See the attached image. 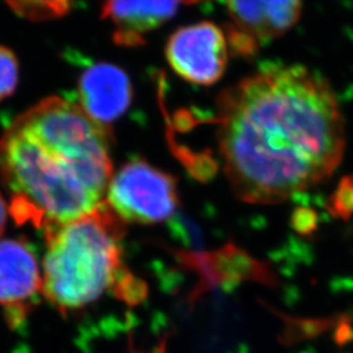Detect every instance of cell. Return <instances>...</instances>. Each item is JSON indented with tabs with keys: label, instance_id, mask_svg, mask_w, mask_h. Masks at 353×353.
I'll list each match as a JSON object with an SVG mask.
<instances>
[{
	"label": "cell",
	"instance_id": "1",
	"mask_svg": "<svg viewBox=\"0 0 353 353\" xmlns=\"http://www.w3.org/2000/svg\"><path fill=\"white\" fill-rule=\"evenodd\" d=\"M217 141L242 202L278 204L327 181L345 128L327 80L303 65H270L217 97Z\"/></svg>",
	"mask_w": 353,
	"mask_h": 353
},
{
	"label": "cell",
	"instance_id": "2",
	"mask_svg": "<svg viewBox=\"0 0 353 353\" xmlns=\"http://www.w3.org/2000/svg\"><path fill=\"white\" fill-rule=\"evenodd\" d=\"M112 131L79 103L48 97L0 137V182L11 191L17 223L45 232L97 208L113 176Z\"/></svg>",
	"mask_w": 353,
	"mask_h": 353
},
{
	"label": "cell",
	"instance_id": "3",
	"mask_svg": "<svg viewBox=\"0 0 353 353\" xmlns=\"http://www.w3.org/2000/svg\"><path fill=\"white\" fill-rule=\"evenodd\" d=\"M123 227L103 201L92 212L48 230L43 296L62 312L83 309L112 290L135 303L143 292L123 265Z\"/></svg>",
	"mask_w": 353,
	"mask_h": 353
},
{
	"label": "cell",
	"instance_id": "4",
	"mask_svg": "<svg viewBox=\"0 0 353 353\" xmlns=\"http://www.w3.org/2000/svg\"><path fill=\"white\" fill-rule=\"evenodd\" d=\"M105 202L123 223H163L178 207L176 179L144 160H132L112 176Z\"/></svg>",
	"mask_w": 353,
	"mask_h": 353
},
{
	"label": "cell",
	"instance_id": "5",
	"mask_svg": "<svg viewBox=\"0 0 353 353\" xmlns=\"http://www.w3.org/2000/svg\"><path fill=\"white\" fill-rule=\"evenodd\" d=\"M165 57L181 79L195 85H214L227 70L225 32L211 21L179 28L168 39Z\"/></svg>",
	"mask_w": 353,
	"mask_h": 353
},
{
	"label": "cell",
	"instance_id": "6",
	"mask_svg": "<svg viewBox=\"0 0 353 353\" xmlns=\"http://www.w3.org/2000/svg\"><path fill=\"white\" fill-rule=\"evenodd\" d=\"M205 0H105L101 17L113 26V41L123 48L145 43V36L164 26L182 7Z\"/></svg>",
	"mask_w": 353,
	"mask_h": 353
},
{
	"label": "cell",
	"instance_id": "7",
	"mask_svg": "<svg viewBox=\"0 0 353 353\" xmlns=\"http://www.w3.org/2000/svg\"><path fill=\"white\" fill-rule=\"evenodd\" d=\"M79 105L99 125L110 130L132 101V84L118 65L93 64L79 80Z\"/></svg>",
	"mask_w": 353,
	"mask_h": 353
},
{
	"label": "cell",
	"instance_id": "8",
	"mask_svg": "<svg viewBox=\"0 0 353 353\" xmlns=\"http://www.w3.org/2000/svg\"><path fill=\"white\" fill-rule=\"evenodd\" d=\"M42 290L37 258L20 240L0 241V305L11 319H19L23 309Z\"/></svg>",
	"mask_w": 353,
	"mask_h": 353
},
{
	"label": "cell",
	"instance_id": "9",
	"mask_svg": "<svg viewBox=\"0 0 353 353\" xmlns=\"http://www.w3.org/2000/svg\"><path fill=\"white\" fill-rule=\"evenodd\" d=\"M303 0H227L232 26L259 41L283 37L301 19Z\"/></svg>",
	"mask_w": 353,
	"mask_h": 353
},
{
	"label": "cell",
	"instance_id": "10",
	"mask_svg": "<svg viewBox=\"0 0 353 353\" xmlns=\"http://www.w3.org/2000/svg\"><path fill=\"white\" fill-rule=\"evenodd\" d=\"M13 12L29 21H50L63 17L77 0H1Z\"/></svg>",
	"mask_w": 353,
	"mask_h": 353
},
{
	"label": "cell",
	"instance_id": "11",
	"mask_svg": "<svg viewBox=\"0 0 353 353\" xmlns=\"http://www.w3.org/2000/svg\"><path fill=\"white\" fill-rule=\"evenodd\" d=\"M328 212L341 220L353 216V174L343 176L326 202Z\"/></svg>",
	"mask_w": 353,
	"mask_h": 353
},
{
	"label": "cell",
	"instance_id": "12",
	"mask_svg": "<svg viewBox=\"0 0 353 353\" xmlns=\"http://www.w3.org/2000/svg\"><path fill=\"white\" fill-rule=\"evenodd\" d=\"M19 62L12 50L0 45V102L12 96L19 84Z\"/></svg>",
	"mask_w": 353,
	"mask_h": 353
},
{
	"label": "cell",
	"instance_id": "13",
	"mask_svg": "<svg viewBox=\"0 0 353 353\" xmlns=\"http://www.w3.org/2000/svg\"><path fill=\"white\" fill-rule=\"evenodd\" d=\"M227 37L228 49L241 58H252L256 55L261 48V41L252 37V34L241 30L239 28L228 24L224 29Z\"/></svg>",
	"mask_w": 353,
	"mask_h": 353
},
{
	"label": "cell",
	"instance_id": "14",
	"mask_svg": "<svg viewBox=\"0 0 353 353\" xmlns=\"http://www.w3.org/2000/svg\"><path fill=\"white\" fill-rule=\"evenodd\" d=\"M290 223L293 229L300 234H310L318 227V217L312 208L299 207L293 211Z\"/></svg>",
	"mask_w": 353,
	"mask_h": 353
},
{
	"label": "cell",
	"instance_id": "15",
	"mask_svg": "<svg viewBox=\"0 0 353 353\" xmlns=\"http://www.w3.org/2000/svg\"><path fill=\"white\" fill-rule=\"evenodd\" d=\"M8 212H10V207H7L4 198L0 194V236L4 232V228H6V224H7Z\"/></svg>",
	"mask_w": 353,
	"mask_h": 353
}]
</instances>
